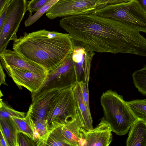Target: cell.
Returning a JSON list of instances; mask_svg holds the SVG:
<instances>
[{
  "label": "cell",
  "mask_w": 146,
  "mask_h": 146,
  "mask_svg": "<svg viewBox=\"0 0 146 146\" xmlns=\"http://www.w3.org/2000/svg\"><path fill=\"white\" fill-rule=\"evenodd\" d=\"M9 3L7 4L3 10L0 12V30L2 27L5 21Z\"/></svg>",
  "instance_id": "f1b7e54d"
},
{
  "label": "cell",
  "mask_w": 146,
  "mask_h": 146,
  "mask_svg": "<svg viewBox=\"0 0 146 146\" xmlns=\"http://www.w3.org/2000/svg\"><path fill=\"white\" fill-rule=\"evenodd\" d=\"M50 0H31L28 2L27 11L30 13L29 15L34 12H36L45 4Z\"/></svg>",
  "instance_id": "d4e9b609"
},
{
  "label": "cell",
  "mask_w": 146,
  "mask_h": 146,
  "mask_svg": "<svg viewBox=\"0 0 146 146\" xmlns=\"http://www.w3.org/2000/svg\"><path fill=\"white\" fill-rule=\"evenodd\" d=\"M78 82L79 83L81 88L82 97L84 102L88 110L90 111L89 94V82H84L81 81Z\"/></svg>",
  "instance_id": "4316f807"
},
{
  "label": "cell",
  "mask_w": 146,
  "mask_h": 146,
  "mask_svg": "<svg viewBox=\"0 0 146 146\" xmlns=\"http://www.w3.org/2000/svg\"><path fill=\"white\" fill-rule=\"evenodd\" d=\"M13 49L24 58L50 72L72 53V39L68 34L41 30L25 33L14 41Z\"/></svg>",
  "instance_id": "7a4b0ae2"
},
{
  "label": "cell",
  "mask_w": 146,
  "mask_h": 146,
  "mask_svg": "<svg viewBox=\"0 0 146 146\" xmlns=\"http://www.w3.org/2000/svg\"><path fill=\"white\" fill-rule=\"evenodd\" d=\"M133 82L138 91L146 96V65L141 69L136 70L132 74Z\"/></svg>",
  "instance_id": "44dd1931"
},
{
  "label": "cell",
  "mask_w": 146,
  "mask_h": 146,
  "mask_svg": "<svg viewBox=\"0 0 146 146\" xmlns=\"http://www.w3.org/2000/svg\"><path fill=\"white\" fill-rule=\"evenodd\" d=\"M82 127H83L82 121L78 110L73 121L62 125V133L72 146H79L78 141L81 137L80 129Z\"/></svg>",
  "instance_id": "5bb4252c"
},
{
  "label": "cell",
  "mask_w": 146,
  "mask_h": 146,
  "mask_svg": "<svg viewBox=\"0 0 146 146\" xmlns=\"http://www.w3.org/2000/svg\"><path fill=\"white\" fill-rule=\"evenodd\" d=\"M99 0H59L46 13L50 19L58 17L92 14L104 6Z\"/></svg>",
  "instance_id": "ba28073f"
},
{
  "label": "cell",
  "mask_w": 146,
  "mask_h": 146,
  "mask_svg": "<svg viewBox=\"0 0 146 146\" xmlns=\"http://www.w3.org/2000/svg\"><path fill=\"white\" fill-rule=\"evenodd\" d=\"M0 146H8L6 140L2 131L0 130Z\"/></svg>",
  "instance_id": "4dcf8cb0"
},
{
  "label": "cell",
  "mask_w": 146,
  "mask_h": 146,
  "mask_svg": "<svg viewBox=\"0 0 146 146\" xmlns=\"http://www.w3.org/2000/svg\"><path fill=\"white\" fill-rule=\"evenodd\" d=\"M131 113L136 119L146 122V99L126 102Z\"/></svg>",
  "instance_id": "ffe728a7"
},
{
  "label": "cell",
  "mask_w": 146,
  "mask_h": 146,
  "mask_svg": "<svg viewBox=\"0 0 146 146\" xmlns=\"http://www.w3.org/2000/svg\"><path fill=\"white\" fill-rule=\"evenodd\" d=\"M33 122L35 126L40 137V141L38 146H45L49 132L47 120L45 119H40Z\"/></svg>",
  "instance_id": "7402d4cb"
},
{
  "label": "cell",
  "mask_w": 146,
  "mask_h": 146,
  "mask_svg": "<svg viewBox=\"0 0 146 146\" xmlns=\"http://www.w3.org/2000/svg\"><path fill=\"white\" fill-rule=\"evenodd\" d=\"M99 124L93 129H80L81 137L85 139L86 146H108L112 140L110 125L102 117Z\"/></svg>",
  "instance_id": "7c38bea8"
},
{
  "label": "cell",
  "mask_w": 146,
  "mask_h": 146,
  "mask_svg": "<svg viewBox=\"0 0 146 146\" xmlns=\"http://www.w3.org/2000/svg\"><path fill=\"white\" fill-rule=\"evenodd\" d=\"M133 0H99L98 3L104 6L107 4H116L127 2Z\"/></svg>",
  "instance_id": "83f0119b"
},
{
  "label": "cell",
  "mask_w": 146,
  "mask_h": 146,
  "mask_svg": "<svg viewBox=\"0 0 146 146\" xmlns=\"http://www.w3.org/2000/svg\"><path fill=\"white\" fill-rule=\"evenodd\" d=\"M62 125L57 126L49 131L45 146H72L62 133L61 128Z\"/></svg>",
  "instance_id": "d6986e66"
},
{
  "label": "cell",
  "mask_w": 146,
  "mask_h": 146,
  "mask_svg": "<svg viewBox=\"0 0 146 146\" xmlns=\"http://www.w3.org/2000/svg\"><path fill=\"white\" fill-rule=\"evenodd\" d=\"M17 140L18 146H35V143L31 138L21 132L18 133Z\"/></svg>",
  "instance_id": "484cf974"
},
{
  "label": "cell",
  "mask_w": 146,
  "mask_h": 146,
  "mask_svg": "<svg viewBox=\"0 0 146 146\" xmlns=\"http://www.w3.org/2000/svg\"><path fill=\"white\" fill-rule=\"evenodd\" d=\"M59 90H55L49 92L32 102L28 111L33 121L45 119L50 104Z\"/></svg>",
  "instance_id": "4fadbf2b"
},
{
  "label": "cell",
  "mask_w": 146,
  "mask_h": 146,
  "mask_svg": "<svg viewBox=\"0 0 146 146\" xmlns=\"http://www.w3.org/2000/svg\"><path fill=\"white\" fill-rule=\"evenodd\" d=\"M59 0H50L45 4L33 15L29 16L25 22L26 27L31 25L36 21Z\"/></svg>",
  "instance_id": "603a6c76"
},
{
  "label": "cell",
  "mask_w": 146,
  "mask_h": 146,
  "mask_svg": "<svg viewBox=\"0 0 146 146\" xmlns=\"http://www.w3.org/2000/svg\"><path fill=\"white\" fill-rule=\"evenodd\" d=\"M72 53L58 66L48 73L39 89L32 93V101L54 90H60L74 86L77 81Z\"/></svg>",
  "instance_id": "8992f818"
},
{
  "label": "cell",
  "mask_w": 146,
  "mask_h": 146,
  "mask_svg": "<svg viewBox=\"0 0 146 146\" xmlns=\"http://www.w3.org/2000/svg\"><path fill=\"white\" fill-rule=\"evenodd\" d=\"M72 39L73 50L72 57L77 82H89L91 62L95 54L94 51L89 45L80 41Z\"/></svg>",
  "instance_id": "9c48e42d"
},
{
  "label": "cell",
  "mask_w": 146,
  "mask_h": 146,
  "mask_svg": "<svg viewBox=\"0 0 146 146\" xmlns=\"http://www.w3.org/2000/svg\"><path fill=\"white\" fill-rule=\"evenodd\" d=\"M27 112H21L16 111L7 105L2 101H0V118H9L12 117L24 118Z\"/></svg>",
  "instance_id": "cb8c5ba5"
},
{
  "label": "cell",
  "mask_w": 146,
  "mask_h": 146,
  "mask_svg": "<svg viewBox=\"0 0 146 146\" xmlns=\"http://www.w3.org/2000/svg\"><path fill=\"white\" fill-rule=\"evenodd\" d=\"M0 58L3 67H11L38 74L48 73L42 66L24 58L14 50H4L0 52Z\"/></svg>",
  "instance_id": "8fae6325"
},
{
  "label": "cell",
  "mask_w": 146,
  "mask_h": 146,
  "mask_svg": "<svg viewBox=\"0 0 146 146\" xmlns=\"http://www.w3.org/2000/svg\"><path fill=\"white\" fill-rule=\"evenodd\" d=\"M3 67L1 63L0 64V85L3 84L8 86L5 80L6 75L3 70Z\"/></svg>",
  "instance_id": "f546056e"
},
{
  "label": "cell",
  "mask_w": 146,
  "mask_h": 146,
  "mask_svg": "<svg viewBox=\"0 0 146 146\" xmlns=\"http://www.w3.org/2000/svg\"><path fill=\"white\" fill-rule=\"evenodd\" d=\"M26 0H11L6 18L0 30V52L6 49L11 40L17 39L16 34L20 23L27 11Z\"/></svg>",
  "instance_id": "52a82bcc"
},
{
  "label": "cell",
  "mask_w": 146,
  "mask_h": 146,
  "mask_svg": "<svg viewBox=\"0 0 146 146\" xmlns=\"http://www.w3.org/2000/svg\"><path fill=\"white\" fill-rule=\"evenodd\" d=\"M11 0H0V12L4 9L7 4L10 3Z\"/></svg>",
  "instance_id": "1f68e13d"
},
{
  "label": "cell",
  "mask_w": 146,
  "mask_h": 146,
  "mask_svg": "<svg viewBox=\"0 0 146 146\" xmlns=\"http://www.w3.org/2000/svg\"><path fill=\"white\" fill-rule=\"evenodd\" d=\"M103 119L110 127L112 132L118 135L126 134L137 119L133 115L123 96L115 91L109 90L100 98Z\"/></svg>",
  "instance_id": "3957f363"
},
{
  "label": "cell",
  "mask_w": 146,
  "mask_h": 146,
  "mask_svg": "<svg viewBox=\"0 0 146 146\" xmlns=\"http://www.w3.org/2000/svg\"><path fill=\"white\" fill-rule=\"evenodd\" d=\"M59 25L71 38L89 45L94 52L146 57V38L119 21L89 14L64 17Z\"/></svg>",
  "instance_id": "6da1fadb"
},
{
  "label": "cell",
  "mask_w": 146,
  "mask_h": 146,
  "mask_svg": "<svg viewBox=\"0 0 146 146\" xmlns=\"http://www.w3.org/2000/svg\"><path fill=\"white\" fill-rule=\"evenodd\" d=\"M0 130L5 137L8 146H18L19 132L11 117L0 118Z\"/></svg>",
  "instance_id": "e0dca14e"
},
{
  "label": "cell",
  "mask_w": 146,
  "mask_h": 146,
  "mask_svg": "<svg viewBox=\"0 0 146 146\" xmlns=\"http://www.w3.org/2000/svg\"><path fill=\"white\" fill-rule=\"evenodd\" d=\"M73 90L77 103V110L82 121L83 128L86 130L92 129L93 127L91 112L84 102L81 88L78 82L73 87Z\"/></svg>",
  "instance_id": "2e32d148"
},
{
  "label": "cell",
  "mask_w": 146,
  "mask_h": 146,
  "mask_svg": "<svg viewBox=\"0 0 146 146\" xmlns=\"http://www.w3.org/2000/svg\"><path fill=\"white\" fill-rule=\"evenodd\" d=\"M92 14L119 21L146 33V12L136 1L106 5Z\"/></svg>",
  "instance_id": "277c9868"
},
{
  "label": "cell",
  "mask_w": 146,
  "mask_h": 146,
  "mask_svg": "<svg viewBox=\"0 0 146 146\" xmlns=\"http://www.w3.org/2000/svg\"><path fill=\"white\" fill-rule=\"evenodd\" d=\"M127 146H146V122L137 119L130 127Z\"/></svg>",
  "instance_id": "9a60e30c"
},
{
  "label": "cell",
  "mask_w": 146,
  "mask_h": 146,
  "mask_svg": "<svg viewBox=\"0 0 146 146\" xmlns=\"http://www.w3.org/2000/svg\"><path fill=\"white\" fill-rule=\"evenodd\" d=\"M17 130L28 136L34 141V135L32 125V119L28 111L26 116L24 118L16 117H11Z\"/></svg>",
  "instance_id": "ac0fdd59"
},
{
  "label": "cell",
  "mask_w": 146,
  "mask_h": 146,
  "mask_svg": "<svg viewBox=\"0 0 146 146\" xmlns=\"http://www.w3.org/2000/svg\"><path fill=\"white\" fill-rule=\"evenodd\" d=\"M77 111L73 88L59 90L50 104L45 118L49 131L73 121Z\"/></svg>",
  "instance_id": "5b68a950"
},
{
  "label": "cell",
  "mask_w": 146,
  "mask_h": 146,
  "mask_svg": "<svg viewBox=\"0 0 146 146\" xmlns=\"http://www.w3.org/2000/svg\"><path fill=\"white\" fill-rule=\"evenodd\" d=\"M137 1L146 12V0H134Z\"/></svg>",
  "instance_id": "d6a6232c"
},
{
  "label": "cell",
  "mask_w": 146,
  "mask_h": 146,
  "mask_svg": "<svg viewBox=\"0 0 146 146\" xmlns=\"http://www.w3.org/2000/svg\"><path fill=\"white\" fill-rule=\"evenodd\" d=\"M3 68L20 89L25 87L32 93L39 89L48 74L36 73L11 67Z\"/></svg>",
  "instance_id": "30bf717a"
}]
</instances>
